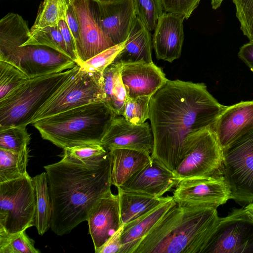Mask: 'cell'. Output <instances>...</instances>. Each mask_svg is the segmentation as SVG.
Returning a JSON list of instances; mask_svg holds the SVG:
<instances>
[{"mask_svg":"<svg viewBox=\"0 0 253 253\" xmlns=\"http://www.w3.org/2000/svg\"><path fill=\"white\" fill-rule=\"evenodd\" d=\"M225 107L204 83L168 80L150 100L152 158L173 171L186 155L188 135L211 128Z\"/></svg>","mask_w":253,"mask_h":253,"instance_id":"cell-1","label":"cell"},{"mask_svg":"<svg viewBox=\"0 0 253 253\" xmlns=\"http://www.w3.org/2000/svg\"><path fill=\"white\" fill-rule=\"evenodd\" d=\"M44 169L51 204L50 228L58 236L68 234L87 221L97 200L111 190L109 152L94 164L81 165L61 159Z\"/></svg>","mask_w":253,"mask_h":253,"instance_id":"cell-2","label":"cell"},{"mask_svg":"<svg viewBox=\"0 0 253 253\" xmlns=\"http://www.w3.org/2000/svg\"><path fill=\"white\" fill-rule=\"evenodd\" d=\"M219 219L215 207L176 203L132 253H204Z\"/></svg>","mask_w":253,"mask_h":253,"instance_id":"cell-3","label":"cell"},{"mask_svg":"<svg viewBox=\"0 0 253 253\" xmlns=\"http://www.w3.org/2000/svg\"><path fill=\"white\" fill-rule=\"evenodd\" d=\"M116 116L103 101H99L67 110L31 125L43 139L64 149L85 143H101Z\"/></svg>","mask_w":253,"mask_h":253,"instance_id":"cell-4","label":"cell"},{"mask_svg":"<svg viewBox=\"0 0 253 253\" xmlns=\"http://www.w3.org/2000/svg\"><path fill=\"white\" fill-rule=\"evenodd\" d=\"M72 69L29 79L0 100V130L11 126H25L40 108L76 70Z\"/></svg>","mask_w":253,"mask_h":253,"instance_id":"cell-5","label":"cell"},{"mask_svg":"<svg viewBox=\"0 0 253 253\" xmlns=\"http://www.w3.org/2000/svg\"><path fill=\"white\" fill-rule=\"evenodd\" d=\"M36 193L27 174L0 182V233L13 234L35 226Z\"/></svg>","mask_w":253,"mask_h":253,"instance_id":"cell-6","label":"cell"},{"mask_svg":"<svg viewBox=\"0 0 253 253\" xmlns=\"http://www.w3.org/2000/svg\"><path fill=\"white\" fill-rule=\"evenodd\" d=\"M102 74L83 70L78 65L76 70L35 114L31 124L75 108L103 101Z\"/></svg>","mask_w":253,"mask_h":253,"instance_id":"cell-7","label":"cell"},{"mask_svg":"<svg viewBox=\"0 0 253 253\" xmlns=\"http://www.w3.org/2000/svg\"><path fill=\"white\" fill-rule=\"evenodd\" d=\"M221 173L237 202H253V129L222 149Z\"/></svg>","mask_w":253,"mask_h":253,"instance_id":"cell-8","label":"cell"},{"mask_svg":"<svg viewBox=\"0 0 253 253\" xmlns=\"http://www.w3.org/2000/svg\"><path fill=\"white\" fill-rule=\"evenodd\" d=\"M186 146V155L173 171L179 181L222 174V149L211 127L189 134Z\"/></svg>","mask_w":253,"mask_h":253,"instance_id":"cell-9","label":"cell"},{"mask_svg":"<svg viewBox=\"0 0 253 253\" xmlns=\"http://www.w3.org/2000/svg\"><path fill=\"white\" fill-rule=\"evenodd\" d=\"M204 253H253V218L244 208L220 218Z\"/></svg>","mask_w":253,"mask_h":253,"instance_id":"cell-10","label":"cell"},{"mask_svg":"<svg viewBox=\"0 0 253 253\" xmlns=\"http://www.w3.org/2000/svg\"><path fill=\"white\" fill-rule=\"evenodd\" d=\"M177 203L190 206L217 208L226 203L230 191L222 174L180 180L173 191Z\"/></svg>","mask_w":253,"mask_h":253,"instance_id":"cell-11","label":"cell"},{"mask_svg":"<svg viewBox=\"0 0 253 253\" xmlns=\"http://www.w3.org/2000/svg\"><path fill=\"white\" fill-rule=\"evenodd\" d=\"M90 7L95 21L115 45L127 40L137 17L133 0H90Z\"/></svg>","mask_w":253,"mask_h":253,"instance_id":"cell-12","label":"cell"},{"mask_svg":"<svg viewBox=\"0 0 253 253\" xmlns=\"http://www.w3.org/2000/svg\"><path fill=\"white\" fill-rule=\"evenodd\" d=\"M101 144L108 151L127 149L151 155L154 147L152 130L148 122L132 124L123 116H116L104 134Z\"/></svg>","mask_w":253,"mask_h":253,"instance_id":"cell-13","label":"cell"},{"mask_svg":"<svg viewBox=\"0 0 253 253\" xmlns=\"http://www.w3.org/2000/svg\"><path fill=\"white\" fill-rule=\"evenodd\" d=\"M90 0H72L78 22L81 44L77 51V65L90 59L115 44L100 29L91 13Z\"/></svg>","mask_w":253,"mask_h":253,"instance_id":"cell-14","label":"cell"},{"mask_svg":"<svg viewBox=\"0 0 253 253\" xmlns=\"http://www.w3.org/2000/svg\"><path fill=\"white\" fill-rule=\"evenodd\" d=\"M87 221L95 252L123 224L118 194L110 190L99 198L90 211Z\"/></svg>","mask_w":253,"mask_h":253,"instance_id":"cell-15","label":"cell"},{"mask_svg":"<svg viewBox=\"0 0 253 253\" xmlns=\"http://www.w3.org/2000/svg\"><path fill=\"white\" fill-rule=\"evenodd\" d=\"M223 149L253 129V100L226 106L211 128Z\"/></svg>","mask_w":253,"mask_h":253,"instance_id":"cell-16","label":"cell"},{"mask_svg":"<svg viewBox=\"0 0 253 253\" xmlns=\"http://www.w3.org/2000/svg\"><path fill=\"white\" fill-rule=\"evenodd\" d=\"M121 77L127 98L153 95L168 81L153 62L121 64Z\"/></svg>","mask_w":253,"mask_h":253,"instance_id":"cell-17","label":"cell"},{"mask_svg":"<svg viewBox=\"0 0 253 253\" xmlns=\"http://www.w3.org/2000/svg\"><path fill=\"white\" fill-rule=\"evenodd\" d=\"M179 15L165 12L155 29L152 46L156 57L172 63L180 57L184 41L183 21Z\"/></svg>","mask_w":253,"mask_h":253,"instance_id":"cell-18","label":"cell"},{"mask_svg":"<svg viewBox=\"0 0 253 253\" xmlns=\"http://www.w3.org/2000/svg\"><path fill=\"white\" fill-rule=\"evenodd\" d=\"M24 46L21 70L29 79L61 72L77 65L70 58L48 46Z\"/></svg>","mask_w":253,"mask_h":253,"instance_id":"cell-19","label":"cell"},{"mask_svg":"<svg viewBox=\"0 0 253 253\" xmlns=\"http://www.w3.org/2000/svg\"><path fill=\"white\" fill-rule=\"evenodd\" d=\"M30 36V29L21 15L10 12L3 17L0 20V61L21 70L25 52L22 45Z\"/></svg>","mask_w":253,"mask_h":253,"instance_id":"cell-20","label":"cell"},{"mask_svg":"<svg viewBox=\"0 0 253 253\" xmlns=\"http://www.w3.org/2000/svg\"><path fill=\"white\" fill-rule=\"evenodd\" d=\"M179 181L173 171L153 159L150 164L120 187L127 191L161 197L170 191Z\"/></svg>","mask_w":253,"mask_h":253,"instance_id":"cell-21","label":"cell"},{"mask_svg":"<svg viewBox=\"0 0 253 253\" xmlns=\"http://www.w3.org/2000/svg\"><path fill=\"white\" fill-rule=\"evenodd\" d=\"M175 204L172 196L168 200L125 224L121 236L122 246L120 253H132L151 229Z\"/></svg>","mask_w":253,"mask_h":253,"instance_id":"cell-22","label":"cell"},{"mask_svg":"<svg viewBox=\"0 0 253 253\" xmlns=\"http://www.w3.org/2000/svg\"><path fill=\"white\" fill-rule=\"evenodd\" d=\"M109 152L111 182L117 187H122L153 161L150 154L137 150L115 149Z\"/></svg>","mask_w":253,"mask_h":253,"instance_id":"cell-23","label":"cell"},{"mask_svg":"<svg viewBox=\"0 0 253 253\" xmlns=\"http://www.w3.org/2000/svg\"><path fill=\"white\" fill-rule=\"evenodd\" d=\"M150 31L136 17L127 40L114 62L124 64L152 62V41Z\"/></svg>","mask_w":253,"mask_h":253,"instance_id":"cell-24","label":"cell"},{"mask_svg":"<svg viewBox=\"0 0 253 253\" xmlns=\"http://www.w3.org/2000/svg\"><path fill=\"white\" fill-rule=\"evenodd\" d=\"M103 101L117 116H123L127 98L121 77V64L112 63L104 70L101 78Z\"/></svg>","mask_w":253,"mask_h":253,"instance_id":"cell-25","label":"cell"},{"mask_svg":"<svg viewBox=\"0 0 253 253\" xmlns=\"http://www.w3.org/2000/svg\"><path fill=\"white\" fill-rule=\"evenodd\" d=\"M122 222L126 224L136 219L171 196L157 197L143 193L130 192L117 187Z\"/></svg>","mask_w":253,"mask_h":253,"instance_id":"cell-26","label":"cell"},{"mask_svg":"<svg viewBox=\"0 0 253 253\" xmlns=\"http://www.w3.org/2000/svg\"><path fill=\"white\" fill-rule=\"evenodd\" d=\"M36 193L35 227L38 233L43 235L50 228L51 204L46 172L32 177Z\"/></svg>","mask_w":253,"mask_h":253,"instance_id":"cell-27","label":"cell"},{"mask_svg":"<svg viewBox=\"0 0 253 253\" xmlns=\"http://www.w3.org/2000/svg\"><path fill=\"white\" fill-rule=\"evenodd\" d=\"M29 152L28 147L19 152L0 149V182L17 179L28 173Z\"/></svg>","mask_w":253,"mask_h":253,"instance_id":"cell-28","label":"cell"},{"mask_svg":"<svg viewBox=\"0 0 253 253\" xmlns=\"http://www.w3.org/2000/svg\"><path fill=\"white\" fill-rule=\"evenodd\" d=\"M72 0H43L39 6L36 18L30 30L57 26L65 21Z\"/></svg>","mask_w":253,"mask_h":253,"instance_id":"cell-29","label":"cell"},{"mask_svg":"<svg viewBox=\"0 0 253 253\" xmlns=\"http://www.w3.org/2000/svg\"><path fill=\"white\" fill-rule=\"evenodd\" d=\"M62 160L81 165L98 163L109 154L101 143H85L63 149Z\"/></svg>","mask_w":253,"mask_h":253,"instance_id":"cell-30","label":"cell"},{"mask_svg":"<svg viewBox=\"0 0 253 253\" xmlns=\"http://www.w3.org/2000/svg\"><path fill=\"white\" fill-rule=\"evenodd\" d=\"M41 45L50 47L70 58L58 26L30 30V36L22 46Z\"/></svg>","mask_w":253,"mask_h":253,"instance_id":"cell-31","label":"cell"},{"mask_svg":"<svg viewBox=\"0 0 253 253\" xmlns=\"http://www.w3.org/2000/svg\"><path fill=\"white\" fill-rule=\"evenodd\" d=\"M35 243L25 231L13 234L0 233V253H39Z\"/></svg>","mask_w":253,"mask_h":253,"instance_id":"cell-32","label":"cell"},{"mask_svg":"<svg viewBox=\"0 0 253 253\" xmlns=\"http://www.w3.org/2000/svg\"><path fill=\"white\" fill-rule=\"evenodd\" d=\"M29 79L26 75L17 67L0 61V100Z\"/></svg>","mask_w":253,"mask_h":253,"instance_id":"cell-33","label":"cell"},{"mask_svg":"<svg viewBox=\"0 0 253 253\" xmlns=\"http://www.w3.org/2000/svg\"><path fill=\"white\" fill-rule=\"evenodd\" d=\"M31 134L26 127L11 126L0 130V149L20 152L27 148Z\"/></svg>","mask_w":253,"mask_h":253,"instance_id":"cell-34","label":"cell"},{"mask_svg":"<svg viewBox=\"0 0 253 253\" xmlns=\"http://www.w3.org/2000/svg\"><path fill=\"white\" fill-rule=\"evenodd\" d=\"M137 17L151 32L164 13L162 0H133Z\"/></svg>","mask_w":253,"mask_h":253,"instance_id":"cell-35","label":"cell"},{"mask_svg":"<svg viewBox=\"0 0 253 253\" xmlns=\"http://www.w3.org/2000/svg\"><path fill=\"white\" fill-rule=\"evenodd\" d=\"M152 96H138L134 98H127L123 116L128 122L136 125H141L149 119V104Z\"/></svg>","mask_w":253,"mask_h":253,"instance_id":"cell-36","label":"cell"},{"mask_svg":"<svg viewBox=\"0 0 253 253\" xmlns=\"http://www.w3.org/2000/svg\"><path fill=\"white\" fill-rule=\"evenodd\" d=\"M125 42L115 45L96 55L79 66L83 70L102 74L105 69L113 63L123 48Z\"/></svg>","mask_w":253,"mask_h":253,"instance_id":"cell-37","label":"cell"},{"mask_svg":"<svg viewBox=\"0 0 253 253\" xmlns=\"http://www.w3.org/2000/svg\"><path fill=\"white\" fill-rule=\"evenodd\" d=\"M240 30L249 41H253V0H232Z\"/></svg>","mask_w":253,"mask_h":253,"instance_id":"cell-38","label":"cell"},{"mask_svg":"<svg viewBox=\"0 0 253 253\" xmlns=\"http://www.w3.org/2000/svg\"><path fill=\"white\" fill-rule=\"evenodd\" d=\"M201 0H162L165 12L188 19L197 7Z\"/></svg>","mask_w":253,"mask_h":253,"instance_id":"cell-39","label":"cell"},{"mask_svg":"<svg viewBox=\"0 0 253 253\" xmlns=\"http://www.w3.org/2000/svg\"><path fill=\"white\" fill-rule=\"evenodd\" d=\"M123 224L118 230L101 246L95 253H120L122 248L121 236L124 229Z\"/></svg>","mask_w":253,"mask_h":253,"instance_id":"cell-40","label":"cell"},{"mask_svg":"<svg viewBox=\"0 0 253 253\" xmlns=\"http://www.w3.org/2000/svg\"><path fill=\"white\" fill-rule=\"evenodd\" d=\"M58 26L64 40L67 51L70 58L77 64L78 57L76 44L66 21L64 20L60 21Z\"/></svg>","mask_w":253,"mask_h":253,"instance_id":"cell-41","label":"cell"},{"mask_svg":"<svg viewBox=\"0 0 253 253\" xmlns=\"http://www.w3.org/2000/svg\"><path fill=\"white\" fill-rule=\"evenodd\" d=\"M65 21L74 39L77 53L81 44L80 32L77 18L71 3L68 10Z\"/></svg>","mask_w":253,"mask_h":253,"instance_id":"cell-42","label":"cell"},{"mask_svg":"<svg viewBox=\"0 0 253 253\" xmlns=\"http://www.w3.org/2000/svg\"><path fill=\"white\" fill-rule=\"evenodd\" d=\"M238 56L253 72V41L243 45L240 48Z\"/></svg>","mask_w":253,"mask_h":253,"instance_id":"cell-43","label":"cell"},{"mask_svg":"<svg viewBox=\"0 0 253 253\" xmlns=\"http://www.w3.org/2000/svg\"><path fill=\"white\" fill-rule=\"evenodd\" d=\"M224 0H211V4L213 9L218 8Z\"/></svg>","mask_w":253,"mask_h":253,"instance_id":"cell-44","label":"cell"},{"mask_svg":"<svg viewBox=\"0 0 253 253\" xmlns=\"http://www.w3.org/2000/svg\"><path fill=\"white\" fill-rule=\"evenodd\" d=\"M244 209L253 218V202L249 203Z\"/></svg>","mask_w":253,"mask_h":253,"instance_id":"cell-45","label":"cell"},{"mask_svg":"<svg viewBox=\"0 0 253 253\" xmlns=\"http://www.w3.org/2000/svg\"><path fill=\"white\" fill-rule=\"evenodd\" d=\"M98 0L103 1V2H113V1H118V0Z\"/></svg>","mask_w":253,"mask_h":253,"instance_id":"cell-46","label":"cell"}]
</instances>
